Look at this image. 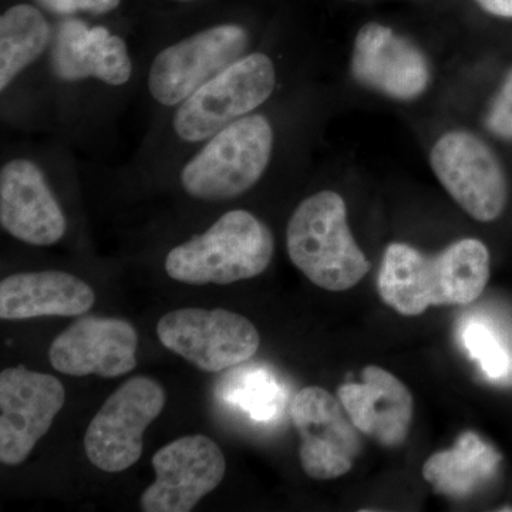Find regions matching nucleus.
<instances>
[{
  "instance_id": "f257e3e1",
  "label": "nucleus",
  "mask_w": 512,
  "mask_h": 512,
  "mask_svg": "<svg viewBox=\"0 0 512 512\" xmlns=\"http://www.w3.org/2000/svg\"><path fill=\"white\" fill-rule=\"evenodd\" d=\"M140 47L109 20H57L50 56V136L76 153L97 156L117 138L136 104Z\"/></svg>"
},
{
  "instance_id": "f03ea898",
  "label": "nucleus",
  "mask_w": 512,
  "mask_h": 512,
  "mask_svg": "<svg viewBox=\"0 0 512 512\" xmlns=\"http://www.w3.org/2000/svg\"><path fill=\"white\" fill-rule=\"evenodd\" d=\"M281 83L282 67L274 53L255 47L150 124L116 175L147 184L222 128L269 106Z\"/></svg>"
},
{
  "instance_id": "7ed1b4c3",
  "label": "nucleus",
  "mask_w": 512,
  "mask_h": 512,
  "mask_svg": "<svg viewBox=\"0 0 512 512\" xmlns=\"http://www.w3.org/2000/svg\"><path fill=\"white\" fill-rule=\"evenodd\" d=\"M259 46L255 29L235 18H211L150 33L140 47L136 104L146 128L195 90Z\"/></svg>"
},
{
  "instance_id": "20e7f679",
  "label": "nucleus",
  "mask_w": 512,
  "mask_h": 512,
  "mask_svg": "<svg viewBox=\"0 0 512 512\" xmlns=\"http://www.w3.org/2000/svg\"><path fill=\"white\" fill-rule=\"evenodd\" d=\"M77 153L53 136L3 140L0 157V227L29 247H53L70 231L66 185L76 183Z\"/></svg>"
},
{
  "instance_id": "39448f33",
  "label": "nucleus",
  "mask_w": 512,
  "mask_h": 512,
  "mask_svg": "<svg viewBox=\"0 0 512 512\" xmlns=\"http://www.w3.org/2000/svg\"><path fill=\"white\" fill-rule=\"evenodd\" d=\"M281 143L279 121L266 106L222 128L147 184L161 185L198 205L229 204L264 183Z\"/></svg>"
},
{
  "instance_id": "423d86ee",
  "label": "nucleus",
  "mask_w": 512,
  "mask_h": 512,
  "mask_svg": "<svg viewBox=\"0 0 512 512\" xmlns=\"http://www.w3.org/2000/svg\"><path fill=\"white\" fill-rule=\"evenodd\" d=\"M490 279V252L484 242L464 238L434 256L402 242L384 251L377 289L387 306L419 316L430 306L477 301Z\"/></svg>"
},
{
  "instance_id": "0eeeda50",
  "label": "nucleus",
  "mask_w": 512,
  "mask_h": 512,
  "mask_svg": "<svg viewBox=\"0 0 512 512\" xmlns=\"http://www.w3.org/2000/svg\"><path fill=\"white\" fill-rule=\"evenodd\" d=\"M57 20L33 0L0 15V120L19 136H50V56Z\"/></svg>"
},
{
  "instance_id": "6e6552de",
  "label": "nucleus",
  "mask_w": 512,
  "mask_h": 512,
  "mask_svg": "<svg viewBox=\"0 0 512 512\" xmlns=\"http://www.w3.org/2000/svg\"><path fill=\"white\" fill-rule=\"evenodd\" d=\"M275 237L247 208H229L174 244L164 256L165 274L185 285H229L264 274L275 255Z\"/></svg>"
},
{
  "instance_id": "1a4fd4ad",
  "label": "nucleus",
  "mask_w": 512,
  "mask_h": 512,
  "mask_svg": "<svg viewBox=\"0 0 512 512\" xmlns=\"http://www.w3.org/2000/svg\"><path fill=\"white\" fill-rule=\"evenodd\" d=\"M286 251L312 284L330 292L355 288L370 264L348 224L342 195L320 190L303 198L286 225Z\"/></svg>"
},
{
  "instance_id": "9d476101",
  "label": "nucleus",
  "mask_w": 512,
  "mask_h": 512,
  "mask_svg": "<svg viewBox=\"0 0 512 512\" xmlns=\"http://www.w3.org/2000/svg\"><path fill=\"white\" fill-rule=\"evenodd\" d=\"M165 390L151 377L137 376L121 384L84 434V450L94 467L121 473L140 460L147 427L165 406Z\"/></svg>"
},
{
  "instance_id": "9b49d317",
  "label": "nucleus",
  "mask_w": 512,
  "mask_h": 512,
  "mask_svg": "<svg viewBox=\"0 0 512 512\" xmlns=\"http://www.w3.org/2000/svg\"><path fill=\"white\" fill-rule=\"evenodd\" d=\"M430 167L448 195L474 220L493 222L503 215L507 174L483 138L466 130L448 131L431 148Z\"/></svg>"
},
{
  "instance_id": "f8f14e48",
  "label": "nucleus",
  "mask_w": 512,
  "mask_h": 512,
  "mask_svg": "<svg viewBox=\"0 0 512 512\" xmlns=\"http://www.w3.org/2000/svg\"><path fill=\"white\" fill-rule=\"evenodd\" d=\"M157 336L165 349L208 373L244 365L261 343L251 320L225 309L185 308L165 313L158 320Z\"/></svg>"
},
{
  "instance_id": "ddd939ff",
  "label": "nucleus",
  "mask_w": 512,
  "mask_h": 512,
  "mask_svg": "<svg viewBox=\"0 0 512 512\" xmlns=\"http://www.w3.org/2000/svg\"><path fill=\"white\" fill-rule=\"evenodd\" d=\"M291 419L301 437L299 458L306 476L336 480L352 470L362 447L359 430L332 393L305 387L293 397Z\"/></svg>"
},
{
  "instance_id": "4468645a",
  "label": "nucleus",
  "mask_w": 512,
  "mask_h": 512,
  "mask_svg": "<svg viewBox=\"0 0 512 512\" xmlns=\"http://www.w3.org/2000/svg\"><path fill=\"white\" fill-rule=\"evenodd\" d=\"M66 393L59 379L25 366L0 373V461L19 466L63 409Z\"/></svg>"
},
{
  "instance_id": "2eb2a0df",
  "label": "nucleus",
  "mask_w": 512,
  "mask_h": 512,
  "mask_svg": "<svg viewBox=\"0 0 512 512\" xmlns=\"http://www.w3.org/2000/svg\"><path fill=\"white\" fill-rule=\"evenodd\" d=\"M156 481L141 494L144 512H190L221 484L227 461L220 446L202 434L180 437L154 454Z\"/></svg>"
},
{
  "instance_id": "dca6fc26",
  "label": "nucleus",
  "mask_w": 512,
  "mask_h": 512,
  "mask_svg": "<svg viewBox=\"0 0 512 512\" xmlns=\"http://www.w3.org/2000/svg\"><path fill=\"white\" fill-rule=\"evenodd\" d=\"M350 70L357 83L400 101L420 97L431 79L430 64L419 47L377 22L357 32Z\"/></svg>"
},
{
  "instance_id": "f3484780",
  "label": "nucleus",
  "mask_w": 512,
  "mask_h": 512,
  "mask_svg": "<svg viewBox=\"0 0 512 512\" xmlns=\"http://www.w3.org/2000/svg\"><path fill=\"white\" fill-rule=\"evenodd\" d=\"M137 348L136 329L127 320L86 315L53 340L49 359L63 375L114 379L137 366Z\"/></svg>"
},
{
  "instance_id": "a211bd4d",
  "label": "nucleus",
  "mask_w": 512,
  "mask_h": 512,
  "mask_svg": "<svg viewBox=\"0 0 512 512\" xmlns=\"http://www.w3.org/2000/svg\"><path fill=\"white\" fill-rule=\"evenodd\" d=\"M362 383L339 387L338 399L360 433L380 446H402L409 436L414 414L412 393L402 380L379 366H367Z\"/></svg>"
},
{
  "instance_id": "6ab92c4d",
  "label": "nucleus",
  "mask_w": 512,
  "mask_h": 512,
  "mask_svg": "<svg viewBox=\"0 0 512 512\" xmlns=\"http://www.w3.org/2000/svg\"><path fill=\"white\" fill-rule=\"evenodd\" d=\"M92 286L69 272H18L0 282V318L22 320L42 316H80L93 308Z\"/></svg>"
},
{
  "instance_id": "aec40b11",
  "label": "nucleus",
  "mask_w": 512,
  "mask_h": 512,
  "mask_svg": "<svg viewBox=\"0 0 512 512\" xmlns=\"http://www.w3.org/2000/svg\"><path fill=\"white\" fill-rule=\"evenodd\" d=\"M501 454L474 431L461 434L453 447L427 458L423 477L437 494L468 497L497 473Z\"/></svg>"
},
{
  "instance_id": "412c9836",
  "label": "nucleus",
  "mask_w": 512,
  "mask_h": 512,
  "mask_svg": "<svg viewBox=\"0 0 512 512\" xmlns=\"http://www.w3.org/2000/svg\"><path fill=\"white\" fill-rule=\"evenodd\" d=\"M220 394L256 421L274 420L284 410V390L266 367H232V372L221 380Z\"/></svg>"
},
{
  "instance_id": "4be33fe9",
  "label": "nucleus",
  "mask_w": 512,
  "mask_h": 512,
  "mask_svg": "<svg viewBox=\"0 0 512 512\" xmlns=\"http://www.w3.org/2000/svg\"><path fill=\"white\" fill-rule=\"evenodd\" d=\"M461 339L468 353L480 363L485 375L491 379H500L510 372V353L490 326L481 322H470L464 326Z\"/></svg>"
},
{
  "instance_id": "5701e85b",
  "label": "nucleus",
  "mask_w": 512,
  "mask_h": 512,
  "mask_svg": "<svg viewBox=\"0 0 512 512\" xmlns=\"http://www.w3.org/2000/svg\"><path fill=\"white\" fill-rule=\"evenodd\" d=\"M45 12L56 20L87 18L106 20L123 5V0H33Z\"/></svg>"
},
{
  "instance_id": "b1692460",
  "label": "nucleus",
  "mask_w": 512,
  "mask_h": 512,
  "mask_svg": "<svg viewBox=\"0 0 512 512\" xmlns=\"http://www.w3.org/2000/svg\"><path fill=\"white\" fill-rule=\"evenodd\" d=\"M485 126L495 137L512 141V69L491 101Z\"/></svg>"
},
{
  "instance_id": "393cba45",
  "label": "nucleus",
  "mask_w": 512,
  "mask_h": 512,
  "mask_svg": "<svg viewBox=\"0 0 512 512\" xmlns=\"http://www.w3.org/2000/svg\"><path fill=\"white\" fill-rule=\"evenodd\" d=\"M476 2L490 15L512 19V0H476Z\"/></svg>"
},
{
  "instance_id": "a878e982",
  "label": "nucleus",
  "mask_w": 512,
  "mask_h": 512,
  "mask_svg": "<svg viewBox=\"0 0 512 512\" xmlns=\"http://www.w3.org/2000/svg\"><path fill=\"white\" fill-rule=\"evenodd\" d=\"M167 2L177 3V5H192V3H198L201 0H167Z\"/></svg>"
},
{
  "instance_id": "bb28decb",
  "label": "nucleus",
  "mask_w": 512,
  "mask_h": 512,
  "mask_svg": "<svg viewBox=\"0 0 512 512\" xmlns=\"http://www.w3.org/2000/svg\"><path fill=\"white\" fill-rule=\"evenodd\" d=\"M500 511H512V508H500Z\"/></svg>"
}]
</instances>
